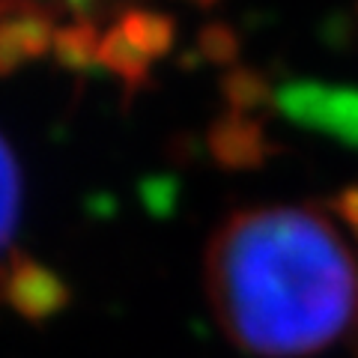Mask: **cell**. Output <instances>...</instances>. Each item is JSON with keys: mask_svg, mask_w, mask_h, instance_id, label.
<instances>
[{"mask_svg": "<svg viewBox=\"0 0 358 358\" xmlns=\"http://www.w3.org/2000/svg\"><path fill=\"white\" fill-rule=\"evenodd\" d=\"M206 296L221 331L257 358H305L355 322L358 272L334 224L308 206H254L206 248Z\"/></svg>", "mask_w": 358, "mask_h": 358, "instance_id": "obj_1", "label": "cell"}, {"mask_svg": "<svg viewBox=\"0 0 358 358\" xmlns=\"http://www.w3.org/2000/svg\"><path fill=\"white\" fill-rule=\"evenodd\" d=\"M275 110L293 126L358 152V87L296 78L275 90Z\"/></svg>", "mask_w": 358, "mask_h": 358, "instance_id": "obj_2", "label": "cell"}, {"mask_svg": "<svg viewBox=\"0 0 358 358\" xmlns=\"http://www.w3.org/2000/svg\"><path fill=\"white\" fill-rule=\"evenodd\" d=\"M3 299L21 320L48 322L72 305V287L51 266L15 254L3 275Z\"/></svg>", "mask_w": 358, "mask_h": 358, "instance_id": "obj_3", "label": "cell"}, {"mask_svg": "<svg viewBox=\"0 0 358 358\" xmlns=\"http://www.w3.org/2000/svg\"><path fill=\"white\" fill-rule=\"evenodd\" d=\"M54 33L57 27L45 9L21 0H3L0 3V78L45 57L54 45Z\"/></svg>", "mask_w": 358, "mask_h": 358, "instance_id": "obj_4", "label": "cell"}, {"mask_svg": "<svg viewBox=\"0 0 358 358\" xmlns=\"http://www.w3.org/2000/svg\"><path fill=\"white\" fill-rule=\"evenodd\" d=\"M206 150L224 171H257L275 152V141L257 117L224 110L206 131Z\"/></svg>", "mask_w": 358, "mask_h": 358, "instance_id": "obj_5", "label": "cell"}, {"mask_svg": "<svg viewBox=\"0 0 358 358\" xmlns=\"http://www.w3.org/2000/svg\"><path fill=\"white\" fill-rule=\"evenodd\" d=\"M120 33L126 36L134 48H138L147 60H162L173 51L176 42V21L164 13L155 9H143V6H131L117 18Z\"/></svg>", "mask_w": 358, "mask_h": 358, "instance_id": "obj_6", "label": "cell"}, {"mask_svg": "<svg viewBox=\"0 0 358 358\" xmlns=\"http://www.w3.org/2000/svg\"><path fill=\"white\" fill-rule=\"evenodd\" d=\"M99 69L110 72L122 87H126V93L134 96L138 90H143L150 84L152 60L143 57L114 24L102 33V42H99Z\"/></svg>", "mask_w": 358, "mask_h": 358, "instance_id": "obj_7", "label": "cell"}, {"mask_svg": "<svg viewBox=\"0 0 358 358\" xmlns=\"http://www.w3.org/2000/svg\"><path fill=\"white\" fill-rule=\"evenodd\" d=\"M99 42H102V30H99L93 21L81 18L66 27H57L51 54L66 72L87 75V72L99 69Z\"/></svg>", "mask_w": 358, "mask_h": 358, "instance_id": "obj_8", "label": "cell"}, {"mask_svg": "<svg viewBox=\"0 0 358 358\" xmlns=\"http://www.w3.org/2000/svg\"><path fill=\"white\" fill-rule=\"evenodd\" d=\"M221 96L227 102V110L254 117L263 108H275V87L266 81L263 72L251 66H233L221 75Z\"/></svg>", "mask_w": 358, "mask_h": 358, "instance_id": "obj_9", "label": "cell"}, {"mask_svg": "<svg viewBox=\"0 0 358 358\" xmlns=\"http://www.w3.org/2000/svg\"><path fill=\"white\" fill-rule=\"evenodd\" d=\"M21 218V171L13 147L0 134V257L9 254Z\"/></svg>", "mask_w": 358, "mask_h": 358, "instance_id": "obj_10", "label": "cell"}, {"mask_svg": "<svg viewBox=\"0 0 358 358\" xmlns=\"http://www.w3.org/2000/svg\"><path fill=\"white\" fill-rule=\"evenodd\" d=\"M197 51L203 54L206 63L233 69V63L239 60V51H242L239 33L230 24H224V21H212V24H206L197 33Z\"/></svg>", "mask_w": 358, "mask_h": 358, "instance_id": "obj_11", "label": "cell"}, {"mask_svg": "<svg viewBox=\"0 0 358 358\" xmlns=\"http://www.w3.org/2000/svg\"><path fill=\"white\" fill-rule=\"evenodd\" d=\"M331 215L343 224V230L358 242V182L343 185L331 197Z\"/></svg>", "mask_w": 358, "mask_h": 358, "instance_id": "obj_12", "label": "cell"}, {"mask_svg": "<svg viewBox=\"0 0 358 358\" xmlns=\"http://www.w3.org/2000/svg\"><path fill=\"white\" fill-rule=\"evenodd\" d=\"M66 3H69L72 9H78V13H84V9H87L90 3H93V0H66Z\"/></svg>", "mask_w": 358, "mask_h": 358, "instance_id": "obj_13", "label": "cell"}, {"mask_svg": "<svg viewBox=\"0 0 358 358\" xmlns=\"http://www.w3.org/2000/svg\"><path fill=\"white\" fill-rule=\"evenodd\" d=\"M197 6H203V9H209V6H215V3H221V0H194Z\"/></svg>", "mask_w": 358, "mask_h": 358, "instance_id": "obj_14", "label": "cell"}]
</instances>
